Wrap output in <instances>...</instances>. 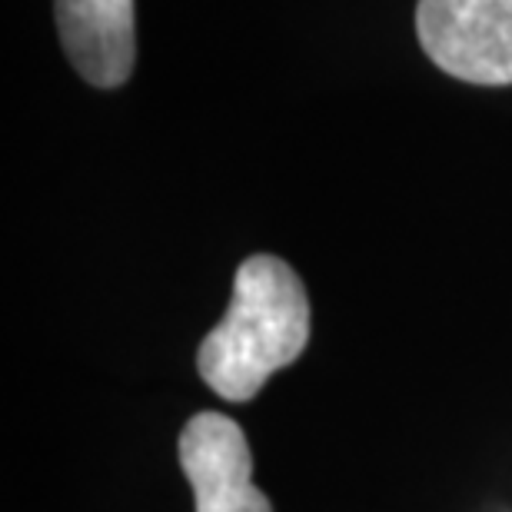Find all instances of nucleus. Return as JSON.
Returning <instances> with one entry per match:
<instances>
[{
	"mask_svg": "<svg viewBox=\"0 0 512 512\" xmlns=\"http://www.w3.org/2000/svg\"><path fill=\"white\" fill-rule=\"evenodd\" d=\"M310 343V300L290 263L250 256L233 276L227 316L197 350V370L213 393L247 403L276 370L290 366Z\"/></svg>",
	"mask_w": 512,
	"mask_h": 512,
	"instance_id": "1",
	"label": "nucleus"
},
{
	"mask_svg": "<svg viewBox=\"0 0 512 512\" xmlns=\"http://www.w3.org/2000/svg\"><path fill=\"white\" fill-rule=\"evenodd\" d=\"M416 34L429 60L456 80L512 84V0H419Z\"/></svg>",
	"mask_w": 512,
	"mask_h": 512,
	"instance_id": "2",
	"label": "nucleus"
},
{
	"mask_svg": "<svg viewBox=\"0 0 512 512\" xmlns=\"http://www.w3.org/2000/svg\"><path fill=\"white\" fill-rule=\"evenodd\" d=\"M180 469L197 512H273L253 486V456L243 429L223 413H197L180 433Z\"/></svg>",
	"mask_w": 512,
	"mask_h": 512,
	"instance_id": "3",
	"label": "nucleus"
},
{
	"mask_svg": "<svg viewBox=\"0 0 512 512\" xmlns=\"http://www.w3.org/2000/svg\"><path fill=\"white\" fill-rule=\"evenodd\" d=\"M57 27L70 64L94 87L127 84L133 70V0H57Z\"/></svg>",
	"mask_w": 512,
	"mask_h": 512,
	"instance_id": "4",
	"label": "nucleus"
}]
</instances>
